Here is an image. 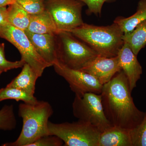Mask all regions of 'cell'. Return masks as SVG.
I'll return each mask as SVG.
<instances>
[{
    "mask_svg": "<svg viewBox=\"0 0 146 146\" xmlns=\"http://www.w3.org/2000/svg\"><path fill=\"white\" fill-rule=\"evenodd\" d=\"M50 135H55L65 146H99L101 131L89 123L78 120L72 123H54L49 121Z\"/></svg>",
    "mask_w": 146,
    "mask_h": 146,
    "instance_id": "obj_5",
    "label": "cell"
},
{
    "mask_svg": "<svg viewBox=\"0 0 146 146\" xmlns=\"http://www.w3.org/2000/svg\"><path fill=\"white\" fill-rule=\"evenodd\" d=\"M27 30L37 34H57L60 32L50 14L46 9L41 13L30 15V22Z\"/></svg>",
    "mask_w": 146,
    "mask_h": 146,
    "instance_id": "obj_14",
    "label": "cell"
},
{
    "mask_svg": "<svg viewBox=\"0 0 146 146\" xmlns=\"http://www.w3.org/2000/svg\"><path fill=\"white\" fill-rule=\"evenodd\" d=\"M84 5L80 0L45 1V9L50 14L60 32H70L84 23L82 11Z\"/></svg>",
    "mask_w": 146,
    "mask_h": 146,
    "instance_id": "obj_6",
    "label": "cell"
},
{
    "mask_svg": "<svg viewBox=\"0 0 146 146\" xmlns=\"http://www.w3.org/2000/svg\"><path fill=\"white\" fill-rule=\"evenodd\" d=\"M129 131L132 146H146V112L141 123Z\"/></svg>",
    "mask_w": 146,
    "mask_h": 146,
    "instance_id": "obj_21",
    "label": "cell"
},
{
    "mask_svg": "<svg viewBox=\"0 0 146 146\" xmlns=\"http://www.w3.org/2000/svg\"><path fill=\"white\" fill-rule=\"evenodd\" d=\"M117 56L120 67L125 74L130 91L132 92L143 74L142 66L138 61L137 56L127 43L124 42Z\"/></svg>",
    "mask_w": 146,
    "mask_h": 146,
    "instance_id": "obj_12",
    "label": "cell"
},
{
    "mask_svg": "<svg viewBox=\"0 0 146 146\" xmlns=\"http://www.w3.org/2000/svg\"><path fill=\"white\" fill-rule=\"evenodd\" d=\"M3 72H4L1 69H0V75H1Z\"/></svg>",
    "mask_w": 146,
    "mask_h": 146,
    "instance_id": "obj_28",
    "label": "cell"
},
{
    "mask_svg": "<svg viewBox=\"0 0 146 146\" xmlns=\"http://www.w3.org/2000/svg\"><path fill=\"white\" fill-rule=\"evenodd\" d=\"M29 39L36 52L51 66L58 63L56 34H37L26 30Z\"/></svg>",
    "mask_w": 146,
    "mask_h": 146,
    "instance_id": "obj_11",
    "label": "cell"
},
{
    "mask_svg": "<svg viewBox=\"0 0 146 146\" xmlns=\"http://www.w3.org/2000/svg\"><path fill=\"white\" fill-rule=\"evenodd\" d=\"M46 0H16V2L30 15L37 14L45 10Z\"/></svg>",
    "mask_w": 146,
    "mask_h": 146,
    "instance_id": "obj_22",
    "label": "cell"
},
{
    "mask_svg": "<svg viewBox=\"0 0 146 146\" xmlns=\"http://www.w3.org/2000/svg\"><path fill=\"white\" fill-rule=\"evenodd\" d=\"M145 20L146 0H140L136 13L127 18L117 17L113 23L117 24L124 34H125L132 31L138 25Z\"/></svg>",
    "mask_w": 146,
    "mask_h": 146,
    "instance_id": "obj_16",
    "label": "cell"
},
{
    "mask_svg": "<svg viewBox=\"0 0 146 146\" xmlns=\"http://www.w3.org/2000/svg\"><path fill=\"white\" fill-rule=\"evenodd\" d=\"M53 113L48 102L37 100L33 103H23L18 106V115L22 118V131L17 140L3 146H29L42 136L50 135L48 123Z\"/></svg>",
    "mask_w": 146,
    "mask_h": 146,
    "instance_id": "obj_2",
    "label": "cell"
},
{
    "mask_svg": "<svg viewBox=\"0 0 146 146\" xmlns=\"http://www.w3.org/2000/svg\"><path fill=\"white\" fill-rule=\"evenodd\" d=\"M121 70L117 56L108 58L98 55L80 70L91 75L103 85Z\"/></svg>",
    "mask_w": 146,
    "mask_h": 146,
    "instance_id": "obj_10",
    "label": "cell"
},
{
    "mask_svg": "<svg viewBox=\"0 0 146 146\" xmlns=\"http://www.w3.org/2000/svg\"><path fill=\"white\" fill-rule=\"evenodd\" d=\"M16 2V0H0V7H7Z\"/></svg>",
    "mask_w": 146,
    "mask_h": 146,
    "instance_id": "obj_27",
    "label": "cell"
},
{
    "mask_svg": "<svg viewBox=\"0 0 146 146\" xmlns=\"http://www.w3.org/2000/svg\"><path fill=\"white\" fill-rule=\"evenodd\" d=\"M131 93L122 70L103 86L100 95L104 112L113 126L130 130L143 119L145 112L136 107Z\"/></svg>",
    "mask_w": 146,
    "mask_h": 146,
    "instance_id": "obj_1",
    "label": "cell"
},
{
    "mask_svg": "<svg viewBox=\"0 0 146 146\" xmlns=\"http://www.w3.org/2000/svg\"><path fill=\"white\" fill-rule=\"evenodd\" d=\"M53 66L56 72L68 82L71 90L75 95L101 93L103 85L91 75L79 70L67 68L58 62Z\"/></svg>",
    "mask_w": 146,
    "mask_h": 146,
    "instance_id": "obj_9",
    "label": "cell"
},
{
    "mask_svg": "<svg viewBox=\"0 0 146 146\" xmlns=\"http://www.w3.org/2000/svg\"><path fill=\"white\" fill-rule=\"evenodd\" d=\"M64 142L55 135H48L42 136L29 146H61Z\"/></svg>",
    "mask_w": 146,
    "mask_h": 146,
    "instance_id": "obj_24",
    "label": "cell"
},
{
    "mask_svg": "<svg viewBox=\"0 0 146 146\" xmlns=\"http://www.w3.org/2000/svg\"><path fill=\"white\" fill-rule=\"evenodd\" d=\"M16 125L13 105L4 106L0 110V129L12 130L16 128Z\"/></svg>",
    "mask_w": 146,
    "mask_h": 146,
    "instance_id": "obj_20",
    "label": "cell"
},
{
    "mask_svg": "<svg viewBox=\"0 0 146 146\" xmlns=\"http://www.w3.org/2000/svg\"><path fill=\"white\" fill-rule=\"evenodd\" d=\"M99 146H132L129 130L111 126L100 135Z\"/></svg>",
    "mask_w": 146,
    "mask_h": 146,
    "instance_id": "obj_13",
    "label": "cell"
},
{
    "mask_svg": "<svg viewBox=\"0 0 146 146\" xmlns=\"http://www.w3.org/2000/svg\"><path fill=\"white\" fill-rule=\"evenodd\" d=\"M56 36L58 62L67 68L80 70L98 55L70 32H59Z\"/></svg>",
    "mask_w": 146,
    "mask_h": 146,
    "instance_id": "obj_4",
    "label": "cell"
},
{
    "mask_svg": "<svg viewBox=\"0 0 146 146\" xmlns=\"http://www.w3.org/2000/svg\"><path fill=\"white\" fill-rule=\"evenodd\" d=\"M25 63L22 59L14 62L7 60L5 54V44L0 43V69L3 72H6L12 69L23 68Z\"/></svg>",
    "mask_w": 146,
    "mask_h": 146,
    "instance_id": "obj_23",
    "label": "cell"
},
{
    "mask_svg": "<svg viewBox=\"0 0 146 146\" xmlns=\"http://www.w3.org/2000/svg\"><path fill=\"white\" fill-rule=\"evenodd\" d=\"M7 100H15L17 102L22 101L28 103H33L38 100L34 96L21 89L6 86L0 89V102Z\"/></svg>",
    "mask_w": 146,
    "mask_h": 146,
    "instance_id": "obj_19",
    "label": "cell"
},
{
    "mask_svg": "<svg viewBox=\"0 0 146 146\" xmlns=\"http://www.w3.org/2000/svg\"><path fill=\"white\" fill-rule=\"evenodd\" d=\"M7 21L9 25L25 31L30 22V15L18 3L11 4L7 8Z\"/></svg>",
    "mask_w": 146,
    "mask_h": 146,
    "instance_id": "obj_17",
    "label": "cell"
},
{
    "mask_svg": "<svg viewBox=\"0 0 146 146\" xmlns=\"http://www.w3.org/2000/svg\"><path fill=\"white\" fill-rule=\"evenodd\" d=\"M76 37L86 43L101 56H117L124 44L123 33L116 23L107 26H97L84 23L71 31Z\"/></svg>",
    "mask_w": 146,
    "mask_h": 146,
    "instance_id": "obj_3",
    "label": "cell"
},
{
    "mask_svg": "<svg viewBox=\"0 0 146 146\" xmlns=\"http://www.w3.org/2000/svg\"><path fill=\"white\" fill-rule=\"evenodd\" d=\"M72 109L75 117L89 123L101 132L113 126L105 115L100 94L86 93L81 95H75Z\"/></svg>",
    "mask_w": 146,
    "mask_h": 146,
    "instance_id": "obj_7",
    "label": "cell"
},
{
    "mask_svg": "<svg viewBox=\"0 0 146 146\" xmlns=\"http://www.w3.org/2000/svg\"><path fill=\"white\" fill-rule=\"evenodd\" d=\"M39 78L30 65L25 63L21 72L6 86L21 89L34 96L36 81Z\"/></svg>",
    "mask_w": 146,
    "mask_h": 146,
    "instance_id": "obj_15",
    "label": "cell"
},
{
    "mask_svg": "<svg viewBox=\"0 0 146 146\" xmlns=\"http://www.w3.org/2000/svg\"><path fill=\"white\" fill-rule=\"evenodd\" d=\"M88 7L87 13L100 16L104 4L105 2H112L116 0H80Z\"/></svg>",
    "mask_w": 146,
    "mask_h": 146,
    "instance_id": "obj_25",
    "label": "cell"
},
{
    "mask_svg": "<svg viewBox=\"0 0 146 146\" xmlns=\"http://www.w3.org/2000/svg\"><path fill=\"white\" fill-rule=\"evenodd\" d=\"M0 37L16 47L21 54V59L30 65L39 77L42 76L45 69L51 67L36 52L24 31L8 24L0 27Z\"/></svg>",
    "mask_w": 146,
    "mask_h": 146,
    "instance_id": "obj_8",
    "label": "cell"
},
{
    "mask_svg": "<svg viewBox=\"0 0 146 146\" xmlns=\"http://www.w3.org/2000/svg\"><path fill=\"white\" fill-rule=\"evenodd\" d=\"M123 39L137 56L146 45V20L138 25L132 31L124 34Z\"/></svg>",
    "mask_w": 146,
    "mask_h": 146,
    "instance_id": "obj_18",
    "label": "cell"
},
{
    "mask_svg": "<svg viewBox=\"0 0 146 146\" xmlns=\"http://www.w3.org/2000/svg\"><path fill=\"white\" fill-rule=\"evenodd\" d=\"M9 23L7 18V8L6 7H0V27L3 26Z\"/></svg>",
    "mask_w": 146,
    "mask_h": 146,
    "instance_id": "obj_26",
    "label": "cell"
}]
</instances>
